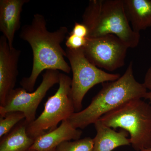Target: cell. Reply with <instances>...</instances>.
<instances>
[{
    "label": "cell",
    "mask_w": 151,
    "mask_h": 151,
    "mask_svg": "<svg viewBox=\"0 0 151 151\" xmlns=\"http://www.w3.org/2000/svg\"><path fill=\"white\" fill-rule=\"evenodd\" d=\"M68 32L65 26L49 31L45 18L40 14L34 15L31 22L22 27L20 37L31 47L33 64L30 75L23 78L20 82L22 88L32 92L38 77L44 70H60L70 73L71 68L65 60L66 52L61 45Z\"/></svg>",
    "instance_id": "6da1fadb"
},
{
    "label": "cell",
    "mask_w": 151,
    "mask_h": 151,
    "mask_svg": "<svg viewBox=\"0 0 151 151\" xmlns=\"http://www.w3.org/2000/svg\"><path fill=\"white\" fill-rule=\"evenodd\" d=\"M103 84V88L92 98L88 107L75 112L67 119L73 128L84 129L124 103L133 99L145 98L147 92L144 84L135 79L132 61L119 79Z\"/></svg>",
    "instance_id": "7a4b0ae2"
},
{
    "label": "cell",
    "mask_w": 151,
    "mask_h": 151,
    "mask_svg": "<svg viewBox=\"0 0 151 151\" xmlns=\"http://www.w3.org/2000/svg\"><path fill=\"white\" fill-rule=\"evenodd\" d=\"M82 23L88 30L87 38L114 35L129 48L138 46L140 33L130 26L124 9V0H90L82 15Z\"/></svg>",
    "instance_id": "3957f363"
},
{
    "label": "cell",
    "mask_w": 151,
    "mask_h": 151,
    "mask_svg": "<svg viewBox=\"0 0 151 151\" xmlns=\"http://www.w3.org/2000/svg\"><path fill=\"white\" fill-rule=\"evenodd\" d=\"M99 120L114 129L120 128L128 132L135 150L151 147V105L142 99L130 100Z\"/></svg>",
    "instance_id": "277c9868"
},
{
    "label": "cell",
    "mask_w": 151,
    "mask_h": 151,
    "mask_svg": "<svg viewBox=\"0 0 151 151\" xmlns=\"http://www.w3.org/2000/svg\"><path fill=\"white\" fill-rule=\"evenodd\" d=\"M59 87L54 95L49 97L43 112L27 127L30 137L37 138L57 128L58 123L67 120L75 112L70 96L71 79L65 73H60Z\"/></svg>",
    "instance_id": "5b68a950"
},
{
    "label": "cell",
    "mask_w": 151,
    "mask_h": 151,
    "mask_svg": "<svg viewBox=\"0 0 151 151\" xmlns=\"http://www.w3.org/2000/svg\"><path fill=\"white\" fill-rule=\"evenodd\" d=\"M65 52L73 74L70 96L75 112H78L81 111L84 96L91 88L97 84L116 81L121 75L107 73L93 65L85 57L83 48H67Z\"/></svg>",
    "instance_id": "8992f818"
},
{
    "label": "cell",
    "mask_w": 151,
    "mask_h": 151,
    "mask_svg": "<svg viewBox=\"0 0 151 151\" xmlns=\"http://www.w3.org/2000/svg\"><path fill=\"white\" fill-rule=\"evenodd\" d=\"M59 70H47L42 75V80L34 92H27L23 88H17L11 91L6 99L4 105L0 106V116L12 111L24 113L25 121L28 125L35 119L38 107L49 90L59 82Z\"/></svg>",
    "instance_id": "52a82bcc"
},
{
    "label": "cell",
    "mask_w": 151,
    "mask_h": 151,
    "mask_svg": "<svg viewBox=\"0 0 151 151\" xmlns=\"http://www.w3.org/2000/svg\"><path fill=\"white\" fill-rule=\"evenodd\" d=\"M129 47L114 35L87 38L83 47L84 54L89 62L96 67L113 71L125 65Z\"/></svg>",
    "instance_id": "ba28073f"
},
{
    "label": "cell",
    "mask_w": 151,
    "mask_h": 151,
    "mask_svg": "<svg viewBox=\"0 0 151 151\" xmlns=\"http://www.w3.org/2000/svg\"><path fill=\"white\" fill-rule=\"evenodd\" d=\"M21 51L9 45L4 36L0 37V106L14 89L19 74V60Z\"/></svg>",
    "instance_id": "9c48e42d"
},
{
    "label": "cell",
    "mask_w": 151,
    "mask_h": 151,
    "mask_svg": "<svg viewBox=\"0 0 151 151\" xmlns=\"http://www.w3.org/2000/svg\"><path fill=\"white\" fill-rule=\"evenodd\" d=\"M29 0H0V31L13 46L16 33L20 28L23 7Z\"/></svg>",
    "instance_id": "30bf717a"
},
{
    "label": "cell",
    "mask_w": 151,
    "mask_h": 151,
    "mask_svg": "<svg viewBox=\"0 0 151 151\" xmlns=\"http://www.w3.org/2000/svg\"><path fill=\"white\" fill-rule=\"evenodd\" d=\"M81 130L72 127L67 120L63 121L59 127L37 138L31 149L36 151H51L63 142L78 139Z\"/></svg>",
    "instance_id": "8fae6325"
},
{
    "label": "cell",
    "mask_w": 151,
    "mask_h": 151,
    "mask_svg": "<svg viewBox=\"0 0 151 151\" xmlns=\"http://www.w3.org/2000/svg\"><path fill=\"white\" fill-rule=\"evenodd\" d=\"M94 125L97 133L93 139V151H112L121 146L131 145L129 133L125 130L116 132L100 120Z\"/></svg>",
    "instance_id": "7c38bea8"
},
{
    "label": "cell",
    "mask_w": 151,
    "mask_h": 151,
    "mask_svg": "<svg viewBox=\"0 0 151 151\" xmlns=\"http://www.w3.org/2000/svg\"><path fill=\"white\" fill-rule=\"evenodd\" d=\"M127 19L135 32L151 27L150 0H124Z\"/></svg>",
    "instance_id": "4fadbf2b"
},
{
    "label": "cell",
    "mask_w": 151,
    "mask_h": 151,
    "mask_svg": "<svg viewBox=\"0 0 151 151\" xmlns=\"http://www.w3.org/2000/svg\"><path fill=\"white\" fill-rule=\"evenodd\" d=\"M25 120L17 124L8 134L1 138L0 151H27L34 143L27 132Z\"/></svg>",
    "instance_id": "5bb4252c"
},
{
    "label": "cell",
    "mask_w": 151,
    "mask_h": 151,
    "mask_svg": "<svg viewBox=\"0 0 151 151\" xmlns=\"http://www.w3.org/2000/svg\"><path fill=\"white\" fill-rule=\"evenodd\" d=\"M24 113L20 111H12L0 119V137L2 138L12 131L16 126L25 119Z\"/></svg>",
    "instance_id": "9a60e30c"
},
{
    "label": "cell",
    "mask_w": 151,
    "mask_h": 151,
    "mask_svg": "<svg viewBox=\"0 0 151 151\" xmlns=\"http://www.w3.org/2000/svg\"><path fill=\"white\" fill-rule=\"evenodd\" d=\"M93 139L88 137L73 142H63L56 149L58 151H93Z\"/></svg>",
    "instance_id": "2e32d148"
},
{
    "label": "cell",
    "mask_w": 151,
    "mask_h": 151,
    "mask_svg": "<svg viewBox=\"0 0 151 151\" xmlns=\"http://www.w3.org/2000/svg\"><path fill=\"white\" fill-rule=\"evenodd\" d=\"M87 38L80 37L69 34L65 41L67 48L71 50H78L83 48L86 45Z\"/></svg>",
    "instance_id": "e0dca14e"
},
{
    "label": "cell",
    "mask_w": 151,
    "mask_h": 151,
    "mask_svg": "<svg viewBox=\"0 0 151 151\" xmlns=\"http://www.w3.org/2000/svg\"><path fill=\"white\" fill-rule=\"evenodd\" d=\"M70 34L80 37L87 38L88 35V30L86 26L82 23L75 22L73 29Z\"/></svg>",
    "instance_id": "ac0fdd59"
},
{
    "label": "cell",
    "mask_w": 151,
    "mask_h": 151,
    "mask_svg": "<svg viewBox=\"0 0 151 151\" xmlns=\"http://www.w3.org/2000/svg\"><path fill=\"white\" fill-rule=\"evenodd\" d=\"M143 84L147 89H149L151 92V67L146 72Z\"/></svg>",
    "instance_id": "d6986e66"
},
{
    "label": "cell",
    "mask_w": 151,
    "mask_h": 151,
    "mask_svg": "<svg viewBox=\"0 0 151 151\" xmlns=\"http://www.w3.org/2000/svg\"><path fill=\"white\" fill-rule=\"evenodd\" d=\"M145 99L149 100L151 103V91H150V92H147V94H146L145 97ZM143 151H151V147L148 149H147V150H143Z\"/></svg>",
    "instance_id": "ffe728a7"
},
{
    "label": "cell",
    "mask_w": 151,
    "mask_h": 151,
    "mask_svg": "<svg viewBox=\"0 0 151 151\" xmlns=\"http://www.w3.org/2000/svg\"><path fill=\"white\" fill-rule=\"evenodd\" d=\"M27 151H36L35 150H32V149H29Z\"/></svg>",
    "instance_id": "44dd1931"
},
{
    "label": "cell",
    "mask_w": 151,
    "mask_h": 151,
    "mask_svg": "<svg viewBox=\"0 0 151 151\" xmlns=\"http://www.w3.org/2000/svg\"><path fill=\"white\" fill-rule=\"evenodd\" d=\"M51 151H58L57 150V149H54V150H52Z\"/></svg>",
    "instance_id": "7402d4cb"
}]
</instances>
